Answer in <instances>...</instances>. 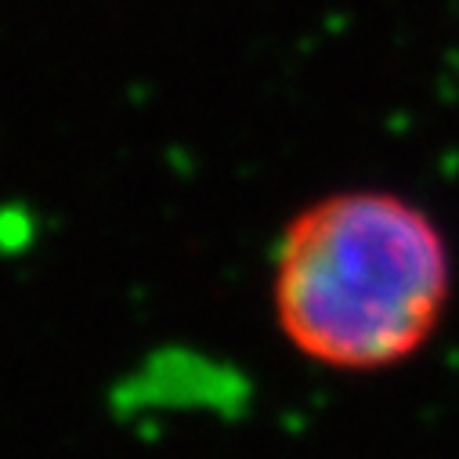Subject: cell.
Wrapping results in <instances>:
<instances>
[{
  "mask_svg": "<svg viewBox=\"0 0 459 459\" xmlns=\"http://www.w3.org/2000/svg\"><path fill=\"white\" fill-rule=\"evenodd\" d=\"M455 268L441 224L409 195L343 188L282 228L272 311L290 348L336 373H384L441 329Z\"/></svg>",
  "mask_w": 459,
  "mask_h": 459,
  "instance_id": "1",
  "label": "cell"
}]
</instances>
